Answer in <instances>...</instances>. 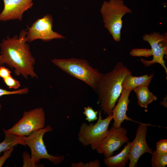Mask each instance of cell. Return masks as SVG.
Wrapping results in <instances>:
<instances>
[{"label":"cell","instance_id":"obj_15","mask_svg":"<svg viewBox=\"0 0 167 167\" xmlns=\"http://www.w3.org/2000/svg\"><path fill=\"white\" fill-rule=\"evenodd\" d=\"M153 74H147L139 77H135L132 74L127 75L123 80L122 87L123 89H128L132 91L140 86H148L153 77Z\"/></svg>","mask_w":167,"mask_h":167},{"label":"cell","instance_id":"obj_13","mask_svg":"<svg viewBox=\"0 0 167 167\" xmlns=\"http://www.w3.org/2000/svg\"><path fill=\"white\" fill-rule=\"evenodd\" d=\"M131 90L123 89L118 98V103L112 110V119L114 120L113 126L116 128L121 126L125 120L135 122L126 115L128 105L130 102L129 97Z\"/></svg>","mask_w":167,"mask_h":167},{"label":"cell","instance_id":"obj_7","mask_svg":"<svg viewBox=\"0 0 167 167\" xmlns=\"http://www.w3.org/2000/svg\"><path fill=\"white\" fill-rule=\"evenodd\" d=\"M45 115L41 107L24 112L22 118L7 132L20 136H27L32 132L44 128Z\"/></svg>","mask_w":167,"mask_h":167},{"label":"cell","instance_id":"obj_19","mask_svg":"<svg viewBox=\"0 0 167 167\" xmlns=\"http://www.w3.org/2000/svg\"><path fill=\"white\" fill-rule=\"evenodd\" d=\"M83 114L86 117L85 119L89 122H91L97 119V115L98 112L95 111L90 106L84 107Z\"/></svg>","mask_w":167,"mask_h":167},{"label":"cell","instance_id":"obj_5","mask_svg":"<svg viewBox=\"0 0 167 167\" xmlns=\"http://www.w3.org/2000/svg\"><path fill=\"white\" fill-rule=\"evenodd\" d=\"M98 116L95 124L82 123L78 135L79 141L84 146H90L93 150L97 149L106 136L109 125L112 119V114L103 119L100 109Z\"/></svg>","mask_w":167,"mask_h":167},{"label":"cell","instance_id":"obj_14","mask_svg":"<svg viewBox=\"0 0 167 167\" xmlns=\"http://www.w3.org/2000/svg\"><path fill=\"white\" fill-rule=\"evenodd\" d=\"M131 142H128L122 151L117 155L105 157V165L109 167H124L129 160V154Z\"/></svg>","mask_w":167,"mask_h":167},{"label":"cell","instance_id":"obj_1","mask_svg":"<svg viewBox=\"0 0 167 167\" xmlns=\"http://www.w3.org/2000/svg\"><path fill=\"white\" fill-rule=\"evenodd\" d=\"M27 31L21 30L19 36L7 37L0 43V66L7 65L14 69L15 74L21 75L26 79L30 76L38 78L34 71L35 60L30 51L26 39Z\"/></svg>","mask_w":167,"mask_h":167},{"label":"cell","instance_id":"obj_25","mask_svg":"<svg viewBox=\"0 0 167 167\" xmlns=\"http://www.w3.org/2000/svg\"><path fill=\"white\" fill-rule=\"evenodd\" d=\"M23 167H37V165H34L32 162L31 156L26 152H24L23 154Z\"/></svg>","mask_w":167,"mask_h":167},{"label":"cell","instance_id":"obj_17","mask_svg":"<svg viewBox=\"0 0 167 167\" xmlns=\"http://www.w3.org/2000/svg\"><path fill=\"white\" fill-rule=\"evenodd\" d=\"M3 130L5 135V138L0 143V155L2 152L14 148L18 144L25 146L21 136L8 132L4 128Z\"/></svg>","mask_w":167,"mask_h":167},{"label":"cell","instance_id":"obj_23","mask_svg":"<svg viewBox=\"0 0 167 167\" xmlns=\"http://www.w3.org/2000/svg\"><path fill=\"white\" fill-rule=\"evenodd\" d=\"M29 92V89L25 88L16 91H9L0 88V97L5 95L12 94H23L28 93ZM2 106L0 105V110Z\"/></svg>","mask_w":167,"mask_h":167},{"label":"cell","instance_id":"obj_9","mask_svg":"<svg viewBox=\"0 0 167 167\" xmlns=\"http://www.w3.org/2000/svg\"><path fill=\"white\" fill-rule=\"evenodd\" d=\"M143 39L148 42L150 45L153 59L150 61L141 59V62L146 66L156 63L160 64L164 68L167 74V68L164 60V55L167 54L166 34L153 32L150 34H145L143 36Z\"/></svg>","mask_w":167,"mask_h":167},{"label":"cell","instance_id":"obj_27","mask_svg":"<svg viewBox=\"0 0 167 167\" xmlns=\"http://www.w3.org/2000/svg\"><path fill=\"white\" fill-rule=\"evenodd\" d=\"M9 69L3 66H0V78L3 79L11 76Z\"/></svg>","mask_w":167,"mask_h":167},{"label":"cell","instance_id":"obj_21","mask_svg":"<svg viewBox=\"0 0 167 167\" xmlns=\"http://www.w3.org/2000/svg\"><path fill=\"white\" fill-rule=\"evenodd\" d=\"M130 54L131 55L134 56L148 57L152 55L151 49H134L131 51Z\"/></svg>","mask_w":167,"mask_h":167},{"label":"cell","instance_id":"obj_11","mask_svg":"<svg viewBox=\"0 0 167 167\" xmlns=\"http://www.w3.org/2000/svg\"><path fill=\"white\" fill-rule=\"evenodd\" d=\"M148 125H151L139 123L135 137L131 142L129 154V167H136L139 158L143 154L145 153L152 154L153 151L148 145L146 139L147 126Z\"/></svg>","mask_w":167,"mask_h":167},{"label":"cell","instance_id":"obj_12","mask_svg":"<svg viewBox=\"0 0 167 167\" xmlns=\"http://www.w3.org/2000/svg\"><path fill=\"white\" fill-rule=\"evenodd\" d=\"M4 8L0 13V21L22 20L24 13L32 8L33 0H3Z\"/></svg>","mask_w":167,"mask_h":167},{"label":"cell","instance_id":"obj_8","mask_svg":"<svg viewBox=\"0 0 167 167\" xmlns=\"http://www.w3.org/2000/svg\"><path fill=\"white\" fill-rule=\"evenodd\" d=\"M53 18L50 14L37 19L28 28L26 36L27 42L37 39L46 42L54 39L65 38L63 36L53 30Z\"/></svg>","mask_w":167,"mask_h":167},{"label":"cell","instance_id":"obj_26","mask_svg":"<svg viewBox=\"0 0 167 167\" xmlns=\"http://www.w3.org/2000/svg\"><path fill=\"white\" fill-rule=\"evenodd\" d=\"M14 150L12 148L5 152L2 156L0 158V167H2L6 161L10 156Z\"/></svg>","mask_w":167,"mask_h":167},{"label":"cell","instance_id":"obj_16","mask_svg":"<svg viewBox=\"0 0 167 167\" xmlns=\"http://www.w3.org/2000/svg\"><path fill=\"white\" fill-rule=\"evenodd\" d=\"M133 90L137 96L138 105L146 109L149 104L157 99V96L149 91L148 86H139Z\"/></svg>","mask_w":167,"mask_h":167},{"label":"cell","instance_id":"obj_6","mask_svg":"<svg viewBox=\"0 0 167 167\" xmlns=\"http://www.w3.org/2000/svg\"><path fill=\"white\" fill-rule=\"evenodd\" d=\"M53 129L50 125L35 131L27 136H21L25 146H28L31 151V158L35 165L42 159L48 160L56 165L61 163L64 160L63 156H54L47 152L43 140V137L46 132L52 131Z\"/></svg>","mask_w":167,"mask_h":167},{"label":"cell","instance_id":"obj_18","mask_svg":"<svg viewBox=\"0 0 167 167\" xmlns=\"http://www.w3.org/2000/svg\"><path fill=\"white\" fill-rule=\"evenodd\" d=\"M151 164L153 167H165L167 164V154L158 152L155 150L152 154Z\"/></svg>","mask_w":167,"mask_h":167},{"label":"cell","instance_id":"obj_24","mask_svg":"<svg viewBox=\"0 0 167 167\" xmlns=\"http://www.w3.org/2000/svg\"><path fill=\"white\" fill-rule=\"evenodd\" d=\"M156 151L159 153L167 154V139L161 140L156 143Z\"/></svg>","mask_w":167,"mask_h":167},{"label":"cell","instance_id":"obj_2","mask_svg":"<svg viewBox=\"0 0 167 167\" xmlns=\"http://www.w3.org/2000/svg\"><path fill=\"white\" fill-rule=\"evenodd\" d=\"M131 74V71L121 62L117 63L111 71L103 74L96 92L101 111L105 114H112V110L123 90V80Z\"/></svg>","mask_w":167,"mask_h":167},{"label":"cell","instance_id":"obj_3","mask_svg":"<svg viewBox=\"0 0 167 167\" xmlns=\"http://www.w3.org/2000/svg\"><path fill=\"white\" fill-rule=\"evenodd\" d=\"M51 61L67 74L84 82L96 92L103 74L92 67L87 60L72 58H55Z\"/></svg>","mask_w":167,"mask_h":167},{"label":"cell","instance_id":"obj_22","mask_svg":"<svg viewBox=\"0 0 167 167\" xmlns=\"http://www.w3.org/2000/svg\"><path fill=\"white\" fill-rule=\"evenodd\" d=\"M6 85L10 89L13 88L15 89L19 88L21 86L19 82L13 78L11 75L3 79Z\"/></svg>","mask_w":167,"mask_h":167},{"label":"cell","instance_id":"obj_20","mask_svg":"<svg viewBox=\"0 0 167 167\" xmlns=\"http://www.w3.org/2000/svg\"><path fill=\"white\" fill-rule=\"evenodd\" d=\"M100 165L99 161L98 159L86 163L79 161L71 163L72 167H99Z\"/></svg>","mask_w":167,"mask_h":167},{"label":"cell","instance_id":"obj_4","mask_svg":"<svg viewBox=\"0 0 167 167\" xmlns=\"http://www.w3.org/2000/svg\"><path fill=\"white\" fill-rule=\"evenodd\" d=\"M100 12L104 27L115 41H120L122 18L126 14L131 13L132 10L125 5L122 0H109L103 2Z\"/></svg>","mask_w":167,"mask_h":167},{"label":"cell","instance_id":"obj_10","mask_svg":"<svg viewBox=\"0 0 167 167\" xmlns=\"http://www.w3.org/2000/svg\"><path fill=\"white\" fill-rule=\"evenodd\" d=\"M127 135L126 130L121 126L119 128L112 126L96 151L99 153L103 154L105 157L112 156L114 152L128 142Z\"/></svg>","mask_w":167,"mask_h":167}]
</instances>
